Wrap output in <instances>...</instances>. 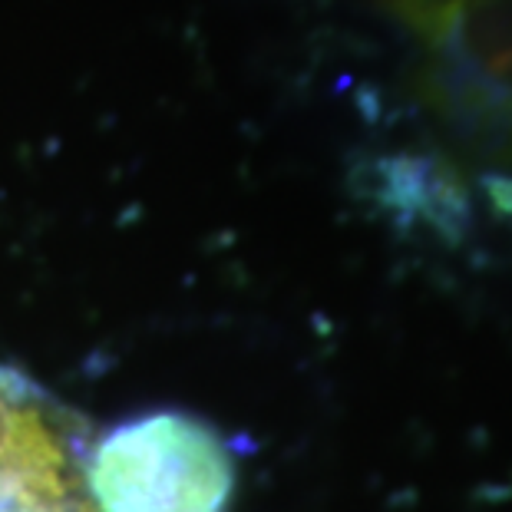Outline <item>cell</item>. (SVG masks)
<instances>
[{"label": "cell", "instance_id": "3957f363", "mask_svg": "<svg viewBox=\"0 0 512 512\" xmlns=\"http://www.w3.org/2000/svg\"><path fill=\"white\" fill-rule=\"evenodd\" d=\"M0 512H93L47 410L0 370Z\"/></svg>", "mask_w": 512, "mask_h": 512}, {"label": "cell", "instance_id": "6da1fadb", "mask_svg": "<svg viewBox=\"0 0 512 512\" xmlns=\"http://www.w3.org/2000/svg\"><path fill=\"white\" fill-rule=\"evenodd\" d=\"M427 53L420 93L450 133L512 166V0H374Z\"/></svg>", "mask_w": 512, "mask_h": 512}, {"label": "cell", "instance_id": "7a4b0ae2", "mask_svg": "<svg viewBox=\"0 0 512 512\" xmlns=\"http://www.w3.org/2000/svg\"><path fill=\"white\" fill-rule=\"evenodd\" d=\"M80 476L93 512H228L238 470L215 427L156 410L106 430Z\"/></svg>", "mask_w": 512, "mask_h": 512}]
</instances>
